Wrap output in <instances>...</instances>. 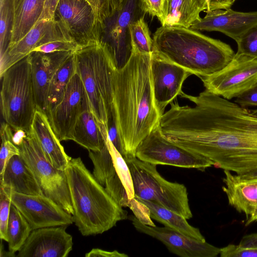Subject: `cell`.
<instances>
[{"label": "cell", "instance_id": "6da1fadb", "mask_svg": "<svg viewBox=\"0 0 257 257\" xmlns=\"http://www.w3.org/2000/svg\"><path fill=\"white\" fill-rule=\"evenodd\" d=\"M181 97L194 105L171 102L159 127L170 142L237 175L257 170V109L251 110L205 89Z\"/></svg>", "mask_w": 257, "mask_h": 257}, {"label": "cell", "instance_id": "7a4b0ae2", "mask_svg": "<svg viewBox=\"0 0 257 257\" xmlns=\"http://www.w3.org/2000/svg\"><path fill=\"white\" fill-rule=\"evenodd\" d=\"M151 54L132 50L126 63L115 70L112 118L124 158L136 157L140 143L159 124L151 73Z\"/></svg>", "mask_w": 257, "mask_h": 257}, {"label": "cell", "instance_id": "3957f363", "mask_svg": "<svg viewBox=\"0 0 257 257\" xmlns=\"http://www.w3.org/2000/svg\"><path fill=\"white\" fill-rule=\"evenodd\" d=\"M153 42L152 53L199 78L219 71L235 54L228 44L183 27L162 26Z\"/></svg>", "mask_w": 257, "mask_h": 257}, {"label": "cell", "instance_id": "277c9868", "mask_svg": "<svg viewBox=\"0 0 257 257\" xmlns=\"http://www.w3.org/2000/svg\"><path fill=\"white\" fill-rule=\"evenodd\" d=\"M65 172L74 223L82 235L102 234L127 218V212L96 180L80 157L71 158Z\"/></svg>", "mask_w": 257, "mask_h": 257}, {"label": "cell", "instance_id": "5b68a950", "mask_svg": "<svg viewBox=\"0 0 257 257\" xmlns=\"http://www.w3.org/2000/svg\"><path fill=\"white\" fill-rule=\"evenodd\" d=\"M74 55L76 71L82 82L89 109L106 136L112 118L114 76L118 68L113 52L101 41L78 48Z\"/></svg>", "mask_w": 257, "mask_h": 257}, {"label": "cell", "instance_id": "8992f818", "mask_svg": "<svg viewBox=\"0 0 257 257\" xmlns=\"http://www.w3.org/2000/svg\"><path fill=\"white\" fill-rule=\"evenodd\" d=\"M0 76L1 109L5 121L15 131L29 133L37 106L29 55Z\"/></svg>", "mask_w": 257, "mask_h": 257}, {"label": "cell", "instance_id": "52a82bcc", "mask_svg": "<svg viewBox=\"0 0 257 257\" xmlns=\"http://www.w3.org/2000/svg\"><path fill=\"white\" fill-rule=\"evenodd\" d=\"M124 159L132 178L135 198L155 203L187 219L192 217L184 185L164 179L155 165L142 161L136 157Z\"/></svg>", "mask_w": 257, "mask_h": 257}, {"label": "cell", "instance_id": "ba28073f", "mask_svg": "<svg viewBox=\"0 0 257 257\" xmlns=\"http://www.w3.org/2000/svg\"><path fill=\"white\" fill-rule=\"evenodd\" d=\"M17 146L20 155L33 172L44 195L73 215L74 210L65 171L55 168L46 159L31 131Z\"/></svg>", "mask_w": 257, "mask_h": 257}, {"label": "cell", "instance_id": "9c48e42d", "mask_svg": "<svg viewBox=\"0 0 257 257\" xmlns=\"http://www.w3.org/2000/svg\"><path fill=\"white\" fill-rule=\"evenodd\" d=\"M54 19L80 48L102 41L104 25L87 0H59Z\"/></svg>", "mask_w": 257, "mask_h": 257}, {"label": "cell", "instance_id": "30bf717a", "mask_svg": "<svg viewBox=\"0 0 257 257\" xmlns=\"http://www.w3.org/2000/svg\"><path fill=\"white\" fill-rule=\"evenodd\" d=\"M136 157L142 161L156 166L194 168L201 171L214 165L210 160L170 142L162 133L159 124L139 145Z\"/></svg>", "mask_w": 257, "mask_h": 257}, {"label": "cell", "instance_id": "8fae6325", "mask_svg": "<svg viewBox=\"0 0 257 257\" xmlns=\"http://www.w3.org/2000/svg\"><path fill=\"white\" fill-rule=\"evenodd\" d=\"M211 93L230 100L257 83V58L236 53L219 71L200 78Z\"/></svg>", "mask_w": 257, "mask_h": 257}, {"label": "cell", "instance_id": "7c38bea8", "mask_svg": "<svg viewBox=\"0 0 257 257\" xmlns=\"http://www.w3.org/2000/svg\"><path fill=\"white\" fill-rule=\"evenodd\" d=\"M12 204L22 214L32 230L74 222L73 215L44 195H26L12 192Z\"/></svg>", "mask_w": 257, "mask_h": 257}, {"label": "cell", "instance_id": "4fadbf2b", "mask_svg": "<svg viewBox=\"0 0 257 257\" xmlns=\"http://www.w3.org/2000/svg\"><path fill=\"white\" fill-rule=\"evenodd\" d=\"M87 104L82 82L76 71L61 101L47 114L52 129L60 141L72 140L75 124Z\"/></svg>", "mask_w": 257, "mask_h": 257}, {"label": "cell", "instance_id": "5bb4252c", "mask_svg": "<svg viewBox=\"0 0 257 257\" xmlns=\"http://www.w3.org/2000/svg\"><path fill=\"white\" fill-rule=\"evenodd\" d=\"M139 11L138 0H123L119 9L104 23L102 41L112 49L118 68L126 63L131 55L129 27L138 18Z\"/></svg>", "mask_w": 257, "mask_h": 257}, {"label": "cell", "instance_id": "9a60e30c", "mask_svg": "<svg viewBox=\"0 0 257 257\" xmlns=\"http://www.w3.org/2000/svg\"><path fill=\"white\" fill-rule=\"evenodd\" d=\"M151 73L155 103L161 116L166 107L180 95L184 81L192 74L153 53Z\"/></svg>", "mask_w": 257, "mask_h": 257}, {"label": "cell", "instance_id": "2e32d148", "mask_svg": "<svg viewBox=\"0 0 257 257\" xmlns=\"http://www.w3.org/2000/svg\"><path fill=\"white\" fill-rule=\"evenodd\" d=\"M130 219L138 231L162 242L172 253L181 257H215L220 248L206 241H201L169 227L151 226L144 223L135 216Z\"/></svg>", "mask_w": 257, "mask_h": 257}, {"label": "cell", "instance_id": "e0dca14e", "mask_svg": "<svg viewBox=\"0 0 257 257\" xmlns=\"http://www.w3.org/2000/svg\"><path fill=\"white\" fill-rule=\"evenodd\" d=\"M54 41L73 42L55 19H40L22 39L0 58V75L29 55L37 47Z\"/></svg>", "mask_w": 257, "mask_h": 257}, {"label": "cell", "instance_id": "ac0fdd59", "mask_svg": "<svg viewBox=\"0 0 257 257\" xmlns=\"http://www.w3.org/2000/svg\"><path fill=\"white\" fill-rule=\"evenodd\" d=\"M66 226L33 230L18 251L19 257H67L73 248V238Z\"/></svg>", "mask_w": 257, "mask_h": 257}, {"label": "cell", "instance_id": "d6986e66", "mask_svg": "<svg viewBox=\"0 0 257 257\" xmlns=\"http://www.w3.org/2000/svg\"><path fill=\"white\" fill-rule=\"evenodd\" d=\"M257 26V12H242L230 8L206 12L189 28L196 31H217L236 41Z\"/></svg>", "mask_w": 257, "mask_h": 257}, {"label": "cell", "instance_id": "ffe728a7", "mask_svg": "<svg viewBox=\"0 0 257 257\" xmlns=\"http://www.w3.org/2000/svg\"><path fill=\"white\" fill-rule=\"evenodd\" d=\"M222 189L228 204L246 216L245 226L257 222V178H244L224 170Z\"/></svg>", "mask_w": 257, "mask_h": 257}, {"label": "cell", "instance_id": "44dd1931", "mask_svg": "<svg viewBox=\"0 0 257 257\" xmlns=\"http://www.w3.org/2000/svg\"><path fill=\"white\" fill-rule=\"evenodd\" d=\"M74 52L34 51L29 55L38 109L45 112L51 80L57 69Z\"/></svg>", "mask_w": 257, "mask_h": 257}, {"label": "cell", "instance_id": "7402d4cb", "mask_svg": "<svg viewBox=\"0 0 257 257\" xmlns=\"http://www.w3.org/2000/svg\"><path fill=\"white\" fill-rule=\"evenodd\" d=\"M31 131L39 142L46 159L55 168L66 171L71 157L65 152L61 141L52 128L47 114L43 111L37 109Z\"/></svg>", "mask_w": 257, "mask_h": 257}, {"label": "cell", "instance_id": "603a6c76", "mask_svg": "<svg viewBox=\"0 0 257 257\" xmlns=\"http://www.w3.org/2000/svg\"><path fill=\"white\" fill-rule=\"evenodd\" d=\"M0 186L23 194L44 195L33 172L20 155L13 156L8 162L0 177Z\"/></svg>", "mask_w": 257, "mask_h": 257}, {"label": "cell", "instance_id": "cb8c5ba5", "mask_svg": "<svg viewBox=\"0 0 257 257\" xmlns=\"http://www.w3.org/2000/svg\"><path fill=\"white\" fill-rule=\"evenodd\" d=\"M46 2V0H12L13 23L8 49L22 39L39 21Z\"/></svg>", "mask_w": 257, "mask_h": 257}, {"label": "cell", "instance_id": "d4e9b609", "mask_svg": "<svg viewBox=\"0 0 257 257\" xmlns=\"http://www.w3.org/2000/svg\"><path fill=\"white\" fill-rule=\"evenodd\" d=\"M207 9L205 0H166L165 20L162 26L189 28L201 18L200 13Z\"/></svg>", "mask_w": 257, "mask_h": 257}, {"label": "cell", "instance_id": "484cf974", "mask_svg": "<svg viewBox=\"0 0 257 257\" xmlns=\"http://www.w3.org/2000/svg\"><path fill=\"white\" fill-rule=\"evenodd\" d=\"M72 141L92 151H99L105 145V139L97 120L90 112L88 103L75 124Z\"/></svg>", "mask_w": 257, "mask_h": 257}, {"label": "cell", "instance_id": "4316f807", "mask_svg": "<svg viewBox=\"0 0 257 257\" xmlns=\"http://www.w3.org/2000/svg\"><path fill=\"white\" fill-rule=\"evenodd\" d=\"M135 199L148 208L151 218L186 236L206 241L199 229L189 224L183 216L155 203L138 198Z\"/></svg>", "mask_w": 257, "mask_h": 257}, {"label": "cell", "instance_id": "83f0119b", "mask_svg": "<svg viewBox=\"0 0 257 257\" xmlns=\"http://www.w3.org/2000/svg\"><path fill=\"white\" fill-rule=\"evenodd\" d=\"M75 72L74 52L57 69L51 80L45 110L46 114L61 101L69 81Z\"/></svg>", "mask_w": 257, "mask_h": 257}, {"label": "cell", "instance_id": "f1b7e54d", "mask_svg": "<svg viewBox=\"0 0 257 257\" xmlns=\"http://www.w3.org/2000/svg\"><path fill=\"white\" fill-rule=\"evenodd\" d=\"M32 231L20 211L12 204L8 224L9 250L15 253L23 246Z\"/></svg>", "mask_w": 257, "mask_h": 257}, {"label": "cell", "instance_id": "f546056e", "mask_svg": "<svg viewBox=\"0 0 257 257\" xmlns=\"http://www.w3.org/2000/svg\"><path fill=\"white\" fill-rule=\"evenodd\" d=\"M94 169L92 174L96 180L104 187L106 181L117 174L111 154L105 145L99 151H88Z\"/></svg>", "mask_w": 257, "mask_h": 257}, {"label": "cell", "instance_id": "4dcf8cb0", "mask_svg": "<svg viewBox=\"0 0 257 257\" xmlns=\"http://www.w3.org/2000/svg\"><path fill=\"white\" fill-rule=\"evenodd\" d=\"M132 50L145 54H151L153 49L148 26L143 17L133 22L129 27Z\"/></svg>", "mask_w": 257, "mask_h": 257}, {"label": "cell", "instance_id": "1f68e13d", "mask_svg": "<svg viewBox=\"0 0 257 257\" xmlns=\"http://www.w3.org/2000/svg\"><path fill=\"white\" fill-rule=\"evenodd\" d=\"M13 16L12 0H0V58L9 48Z\"/></svg>", "mask_w": 257, "mask_h": 257}, {"label": "cell", "instance_id": "d6a6232c", "mask_svg": "<svg viewBox=\"0 0 257 257\" xmlns=\"http://www.w3.org/2000/svg\"><path fill=\"white\" fill-rule=\"evenodd\" d=\"M12 128L5 121L1 124L0 150V177L11 159L15 155H20L19 147L14 143Z\"/></svg>", "mask_w": 257, "mask_h": 257}, {"label": "cell", "instance_id": "836d02e7", "mask_svg": "<svg viewBox=\"0 0 257 257\" xmlns=\"http://www.w3.org/2000/svg\"><path fill=\"white\" fill-rule=\"evenodd\" d=\"M111 154L116 173L126 190L128 198L132 201L135 198L132 178L128 167L122 156L116 150L108 136L105 140Z\"/></svg>", "mask_w": 257, "mask_h": 257}, {"label": "cell", "instance_id": "e575fe53", "mask_svg": "<svg viewBox=\"0 0 257 257\" xmlns=\"http://www.w3.org/2000/svg\"><path fill=\"white\" fill-rule=\"evenodd\" d=\"M12 190L0 186V237L8 241V224L12 205Z\"/></svg>", "mask_w": 257, "mask_h": 257}, {"label": "cell", "instance_id": "d590c367", "mask_svg": "<svg viewBox=\"0 0 257 257\" xmlns=\"http://www.w3.org/2000/svg\"><path fill=\"white\" fill-rule=\"evenodd\" d=\"M93 7L104 25L106 20L112 17L121 7L123 0H87Z\"/></svg>", "mask_w": 257, "mask_h": 257}, {"label": "cell", "instance_id": "8d00e7d4", "mask_svg": "<svg viewBox=\"0 0 257 257\" xmlns=\"http://www.w3.org/2000/svg\"><path fill=\"white\" fill-rule=\"evenodd\" d=\"M235 42L237 45V53L257 58V26Z\"/></svg>", "mask_w": 257, "mask_h": 257}, {"label": "cell", "instance_id": "74e56055", "mask_svg": "<svg viewBox=\"0 0 257 257\" xmlns=\"http://www.w3.org/2000/svg\"><path fill=\"white\" fill-rule=\"evenodd\" d=\"M166 0H138L141 11L153 17H156L162 25L165 20V4Z\"/></svg>", "mask_w": 257, "mask_h": 257}, {"label": "cell", "instance_id": "f35d334b", "mask_svg": "<svg viewBox=\"0 0 257 257\" xmlns=\"http://www.w3.org/2000/svg\"><path fill=\"white\" fill-rule=\"evenodd\" d=\"M79 48L75 42L72 41H54L38 46L32 52H39L44 53L56 52H75Z\"/></svg>", "mask_w": 257, "mask_h": 257}, {"label": "cell", "instance_id": "ab89813d", "mask_svg": "<svg viewBox=\"0 0 257 257\" xmlns=\"http://www.w3.org/2000/svg\"><path fill=\"white\" fill-rule=\"evenodd\" d=\"M221 257H257V248L228 244L220 248Z\"/></svg>", "mask_w": 257, "mask_h": 257}, {"label": "cell", "instance_id": "60d3db41", "mask_svg": "<svg viewBox=\"0 0 257 257\" xmlns=\"http://www.w3.org/2000/svg\"><path fill=\"white\" fill-rule=\"evenodd\" d=\"M234 102L243 107L257 106V83L236 97Z\"/></svg>", "mask_w": 257, "mask_h": 257}, {"label": "cell", "instance_id": "b9f144b4", "mask_svg": "<svg viewBox=\"0 0 257 257\" xmlns=\"http://www.w3.org/2000/svg\"><path fill=\"white\" fill-rule=\"evenodd\" d=\"M107 136L116 150L124 158V152L123 148L113 118H112L110 122L108 130Z\"/></svg>", "mask_w": 257, "mask_h": 257}, {"label": "cell", "instance_id": "7bdbcfd3", "mask_svg": "<svg viewBox=\"0 0 257 257\" xmlns=\"http://www.w3.org/2000/svg\"><path fill=\"white\" fill-rule=\"evenodd\" d=\"M86 257H127L128 255L124 253H121L114 250L113 251H107L98 248H92L87 252Z\"/></svg>", "mask_w": 257, "mask_h": 257}, {"label": "cell", "instance_id": "ee69618b", "mask_svg": "<svg viewBox=\"0 0 257 257\" xmlns=\"http://www.w3.org/2000/svg\"><path fill=\"white\" fill-rule=\"evenodd\" d=\"M208 6L206 13L218 9H226L231 7L229 0H205Z\"/></svg>", "mask_w": 257, "mask_h": 257}, {"label": "cell", "instance_id": "f6af8a7d", "mask_svg": "<svg viewBox=\"0 0 257 257\" xmlns=\"http://www.w3.org/2000/svg\"><path fill=\"white\" fill-rule=\"evenodd\" d=\"M239 175L246 179L257 178V170Z\"/></svg>", "mask_w": 257, "mask_h": 257}, {"label": "cell", "instance_id": "bcb514c9", "mask_svg": "<svg viewBox=\"0 0 257 257\" xmlns=\"http://www.w3.org/2000/svg\"><path fill=\"white\" fill-rule=\"evenodd\" d=\"M2 244H1V257L3 256H15V253H14L13 252L10 251L9 250V251H6L3 248Z\"/></svg>", "mask_w": 257, "mask_h": 257}, {"label": "cell", "instance_id": "7dc6e473", "mask_svg": "<svg viewBox=\"0 0 257 257\" xmlns=\"http://www.w3.org/2000/svg\"><path fill=\"white\" fill-rule=\"evenodd\" d=\"M236 0H229V3H230L231 6H232L233 5V4L234 3V2Z\"/></svg>", "mask_w": 257, "mask_h": 257}]
</instances>
